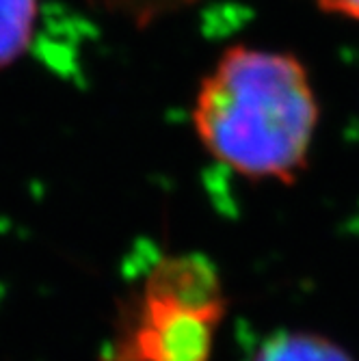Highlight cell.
<instances>
[{
	"mask_svg": "<svg viewBox=\"0 0 359 361\" xmlns=\"http://www.w3.org/2000/svg\"><path fill=\"white\" fill-rule=\"evenodd\" d=\"M89 3L121 20H128L139 28H145L156 20H162L184 9L195 0H89Z\"/></svg>",
	"mask_w": 359,
	"mask_h": 361,
	"instance_id": "5b68a950",
	"label": "cell"
},
{
	"mask_svg": "<svg viewBox=\"0 0 359 361\" xmlns=\"http://www.w3.org/2000/svg\"><path fill=\"white\" fill-rule=\"evenodd\" d=\"M37 9L39 0H0V70L9 68L26 52Z\"/></svg>",
	"mask_w": 359,
	"mask_h": 361,
	"instance_id": "277c9868",
	"label": "cell"
},
{
	"mask_svg": "<svg viewBox=\"0 0 359 361\" xmlns=\"http://www.w3.org/2000/svg\"><path fill=\"white\" fill-rule=\"evenodd\" d=\"M225 310L223 283L208 257H160L121 310L113 361H210Z\"/></svg>",
	"mask_w": 359,
	"mask_h": 361,
	"instance_id": "7a4b0ae2",
	"label": "cell"
},
{
	"mask_svg": "<svg viewBox=\"0 0 359 361\" xmlns=\"http://www.w3.org/2000/svg\"><path fill=\"white\" fill-rule=\"evenodd\" d=\"M320 11L359 22V0H316Z\"/></svg>",
	"mask_w": 359,
	"mask_h": 361,
	"instance_id": "8992f818",
	"label": "cell"
},
{
	"mask_svg": "<svg viewBox=\"0 0 359 361\" xmlns=\"http://www.w3.org/2000/svg\"><path fill=\"white\" fill-rule=\"evenodd\" d=\"M251 361H355L340 344L308 331H281L262 342Z\"/></svg>",
	"mask_w": 359,
	"mask_h": 361,
	"instance_id": "3957f363",
	"label": "cell"
},
{
	"mask_svg": "<svg viewBox=\"0 0 359 361\" xmlns=\"http://www.w3.org/2000/svg\"><path fill=\"white\" fill-rule=\"evenodd\" d=\"M318 100L290 52L232 46L202 78L193 128L219 162L249 180L292 184L308 167Z\"/></svg>",
	"mask_w": 359,
	"mask_h": 361,
	"instance_id": "6da1fadb",
	"label": "cell"
}]
</instances>
